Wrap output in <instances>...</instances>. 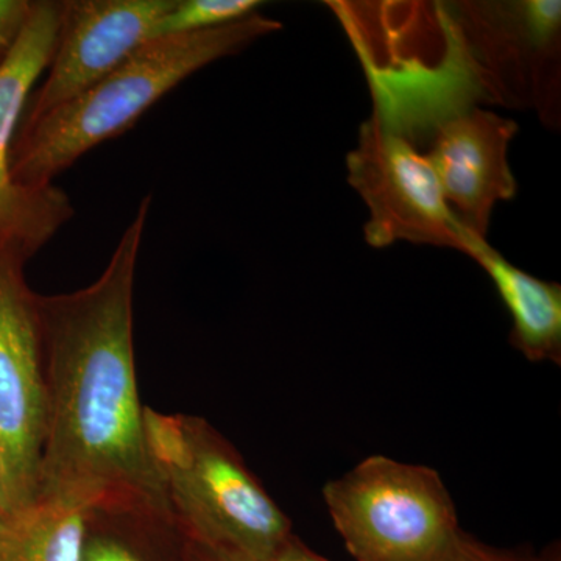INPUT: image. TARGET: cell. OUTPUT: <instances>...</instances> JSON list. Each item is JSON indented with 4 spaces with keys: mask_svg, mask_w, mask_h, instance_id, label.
<instances>
[{
    "mask_svg": "<svg viewBox=\"0 0 561 561\" xmlns=\"http://www.w3.org/2000/svg\"><path fill=\"white\" fill-rule=\"evenodd\" d=\"M150 205L147 195L94 283L35 294L49 411L38 497L175 524L147 451L133 343V289Z\"/></svg>",
    "mask_w": 561,
    "mask_h": 561,
    "instance_id": "cell-1",
    "label": "cell"
},
{
    "mask_svg": "<svg viewBox=\"0 0 561 561\" xmlns=\"http://www.w3.org/2000/svg\"><path fill=\"white\" fill-rule=\"evenodd\" d=\"M144 437L180 535L275 561L295 535L290 519L227 438L206 420L150 408Z\"/></svg>",
    "mask_w": 561,
    "mask_h": 561,
    "instance_id": "cell-3",
    "label": "cell"
},
{
    "mask_svg": "<svg viewBox=\"0 0 561 561\" xmlns=\"http://www.w3.org/2000/svg\"><path fill=\"white\" fill-rule=\"evenodd\" d=\"M489 103L560 124L559 0L449 2Z\"/></svg>",
    "mask_w": 561,
    "mask_h": 561,
    "instance_id": "cell-6",
    "label": "cell"
},
{
    "mask_svg": "<svg viewBox=\"0 0 561 561\" xmlns=\"http://www.w3.org/2000/svg\"><path fill=\"white\" fill-rule=\"evenodd\" d=\"M346 168L368 208L364 234L373 249L408 241L461 251L465 228L446 205L431 162L411 142L370 117Z\"/></svg>",
    "mask_w": 561,
    "mask_h": 561,
    "instance_id": "cell-7",
    "label": "cell"
},
{
    "mask_svg": "<svg viewBox=\"0 0 561 561\" xmlns=\"http://www.w3.org/2000/svg\"><path fill=\"white\" fill-rule=\"evenodd\" d=\"M275 561H330L324 559V557H321L320 553L313 552L311 548H309L308 545H305L300 540V538L297 537V535H294V537L290 538L289 541L286 542V546H284L283 549H280V552L278 556H276Z\"/></svg>",
    "mask_w": 561,
    "mask_h": 561,
    "instance_id": "cell-18",
    "label": "cell"
},
{
    "mask_svg": "<svg viewBox=\"0 0 561 561\" xmlns=\"http://www.w3.org/2000/svg\"><path fill=\"white\" fill-rule=\"evenodd\" d=\"M427 561H560L559 548H551L542 556L505 551L476 540L461 529Z\"/></svg>",
    "mask_w": 561,
    "mask_h": 561,
    "instance_id": "cell-15",
    "label": "cell"
},
{
    "mask_svg": "<svg viewBox=\"0 0 561 561\" xmlns=\"http://www.w3.org/2000/svg\"><path fill=\"white\" fill-rule=\"evenodd\" d=\"M27 261L20 249L0 242V501L7 518L38 500L49 415Z\"/></svg>",
    "mask_w": 561,
    "mask_h": 561,
    "instance_id": "cell-5",
    "label": "cell"
},
{
    "mask_svg": "<svg viewBox=\"0 0 561 561\" xmlns=\"http://www.w3.org/2000/svg\"><path fill=\"white\" fill-rule=\"evenodd\" d=\"M7 526V515L3 512L2 501H0V542H2L3 531H5Z\"/></svg>",
    "mask_w": 561,
    "mask_h": 561,
    "instance_id": "cell-19",
    "label": "cell"
},
{
    "mask_svg": "<svg viewBox=\"0 0 561 561\" xmlns=\"http://www.w3.org/2000/svg\"><path fill=\"white\" fill-rule=\"evenodd\" d=\"M32 9L31 0H0V65L20 39Z\"/></svg>",
    "mask_w": 561,
    "mask_h": 561,
    "instance_id": "cell-16",
    "label": "cell"
},
{
    "mask_svg": "<svg viewBox=\"0 0 561 561\" xmlns=\"http://www.w3.org/2000/svg\"><path fill=\"white\" fill-rule=\"evenodd\" d=\"M264 5L261 0H173V5L153 28V38L190 35L241 21Z\"/></svg>",
    "mask_w": 561,
    "mask_h": 561,
    "instance_id": "cell-13",
    "label": "cell"
},
{
    "mask_svg": "<svg viewBox=\"0 0 561 561\" xmlns=\"http://www.w3.org/2000/svg\"><path fill=\"white\" fill-rule=\"evenodd\" d=\"M279 28L280 22L254 13L213 31L149 41L79 98L21 122L11 151L13 180L28 190L54 186L55 176L103 140L130 130L192 73Z\"/></svg>",
    "mask_w": 561,
    "mask_h": 561,
    "instance_id": "cell-2",
    "label": "cell"
},
{
    "mask_svg": "<svg viewBox=\"0 0 561 561\" xmlns=\"http://www.w3.org/2000/svg\"><path fill=\"white\" fill-rule=\"evenodd\" d=\"M130 513L90 512L81 561H149L128 537Z\"/></svg>",
    "mask_w": 561,
    "mask_h": 561,
    "instance_id": "cell-14",
    "label": "cell"
},
{
    "mask_svg": "<svg viewBox=\"0 0 561 561\" xmlns=\"http://www.w3.org/2000/svg\"><path fill=\"white\" fill-rule=\"evenodd\" d=\"M173 0H70L43 87L21 122H32L79 98L153 38Z\"/></svg>",
    "mask_w": 561,
    "mask_h": 561,
    "instance_id": "cell-9",
    "label": "cell"
},
{
    "mask_svg": "<svg viewBox=\"0 0 561 561\" xmlns=\"http://www.w3.org/2000/svg\"><path fill=\"white\" fill-rule=\"evenodd\" d=\"M323 501L357 561H427L460 529L437 471L386 456L328 482Z\"/></svg>",
    "mask_w": 561,
    "mask_h": 561,
    "instance_id": "cell-4",
    "label": "cell"
},
{
    "mask_svg": "<svg viewBox=\"0 0 561 561\" xmlns=\"http://www.w3.org/2000/svg\"><path fill=\"white\" fill-rule=\"evenodd\" d=\"M180 561H257L180 535Z\"/></svg>",
    "mask_w": 561,
    "mask_h": 561,
    "instance_id": "cell-17",
    "label": "cell"
},
{
    "mask_svg": "<svg viewBox=\"0 0 561 561\" xmlns=\"http://www.w3.org/2000/svg\"><path fill=\"white\" fill-rule=\"evenodd\" d=\"M65 2H33L31 16L0 65V242L31 260L73 216L60 187L28 190L11 175V151L25 106L41 73L49 68L60 35Z\"/></svg>",
    "mask_w": 561,
    "mask_h": 561,
    "instance_id": "cell-8",
    "label": "cell"
},
{
    "mask_svg": "<svg viewBox=\"0 0 561 561\" xmlns=\"http://www.w3.org/2000/svg\"><path fill=\"white\" fill-rule=\"evenodd\" d=\"M518 130L515 121L474 106L445 122L424 154L454 217L479 238H485L496 203L512 201L518 190L508 164Z\"/></svg>",
    "mask_w": 561,
    "mask_h": 561,
    "instance_id": "cell-10",
    "label": "cell"
},
{
    "mask_svg": "<svg viewBox=\"0 0 561 561\" xmlns=\"http://www.w3.org/2000/svg\"><path fill=\"white\" fill-rule=\"evenodd\" d=\"M90 512L79 502L38 497L7 518L0 561H81Z\"/></svg>",
    "mask_w": 561,
    "mask_h": 561,
    "instance_id": "cell-12",
    "label": "cell"
},
{
    "mask_svg": "<svg viewBox=\"0 0 561 561\" xmlns=\"http://www.w3.org/2000/svg\"><path fill=\"white\" fill-rule=\"evenodd\" d=\"M461 253L490 276L511 312L512 345L530 362L561 364V286L535 278L505 260L485 238L463 231Z\"/></svg>",
    "mask_w": 561,
    "mask_h": 561,
    "instance_id": "cell-11",
    "label": "cell"
}]
</instances>
